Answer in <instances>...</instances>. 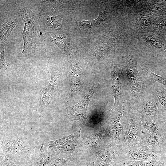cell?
<instances>
[{"instance_id":"cell-1","label":"cell","mask_w":166,"mask_h":166,"mask_svg":"<svg viewBox=\"0 0 166 166\" xmlns=\"http://www.w3.org/2000/svg\"><path fill=\"white\" fill-rule=\"evenodd\" d=\"M138 56L134 52H129L124 63L126 74V99L131 106L133 105L145 90L144 83L137 69Z\"/></svg>"},{"instance_id":"cell-2","label":"cell","mask_w":166,"mask_h":166,"mask_svg":"<svg viewBox=\"0 0 166 166\" xmlns=\"http://www.w3.org/2000/svg\"><path fill=\"white\" fill-rule=\"evenodd\" d=\"M125 117L127 123L124 127L119 144L123 150L136 146L144 145L146 130L142 126L139 115L131 105Z\"/></svg>"},{"instance_id":"cell-3","label":"cell","mask_w":166,"mask_h":166,"mask_svg":"<svg viewBox=\"0 0 166 166\" xmlns=\"http://www.w3.org/2000/svg\"><path fill=\"white\" fill-rule=\"evenodd\" d=\"M51 79L49 84L42 88L35 97L34 107L39 117L43 116L53 100L58 95L61 83V72L50 69Z\"/></svg>"},{"instance_id":"cell-4","label":"cell","mask_w":166,"mask_h":166,"mask_svg":"<svg viewBox=\"0 0 166 166\" xmlns=\"http://www.w3.org/2000/svg\"><path fill=\"white\" fill-rule=\"evenodd\" d=\"M130 108V105L126 100L118 106L113 107L110 111L105 130L107 138L110 141L111 144H119L124 128L121 124V120L123 117H126Z\"/></svg>"},{"instance_id":"cell-5","label":"cell","mask_w":166,"mask_h":166,"mask_svg":"<svg viewBox=\"0 0 166 166\" xmlns=\"http://www.w3.org/2000/svg\"><path fill=\"white\" fill-rule=\"evenodd\" d=\"M1 148L4 154L14 159L28 156L32 157L35 152L34 148L21 138L13 140H3Z\"/></svg>"},{"instance_id":"cell-6","label":"cell","mask_w":166,"mask_h":166,"mask_svg":"<svg viewBox=\"0 0 166 166\" xmlns=\"http://www.w3.org/2000/svg\"><path fill=\"white\" fill-rule=\"evenodd\" d=\"M98 86V83H94L85 97L77 104L72 106H66V116L71 121H79L85 125L89 124L86 111L89 102L97 90Z\"/></svg>"},{"instance_id":"cell-7","label":"cell","mask_w":166,"mask_h":166,"mask_svg":"<svg viewBox=\"0 0 166 166\" xmlns=\"http://www.w3.org/2000/svg\"><path fill=\"white\" fill-rule=\"evenodd\" d=\"M131 106L140 117H156L160 115L158 107L150 88L149 90L145 89L136 103Z\"/></svg>"},{"instance_id":"cell-8","label":"cell","mask_w":166,"mask_h":166,"mask_svg":"<svg viewBox=\"0 0 166 166\" xmlns=\"http://www.w3.org/2000/svg\"><path fill=\"white\" fill-rule=\"evenodd\" d=\"M159 152L145 145L135 146L123 151L120 163L132 160L148 161L158 160Z\"/></svg>"},{"instance_id":"cell-9","label":"cell","mask_w":166,"mask_h":166,"mask_svg":"<svg viewBox=\"0 0 166 166\" xmlns=\"http://www.w3.org/2000/svg\"><path fill=\"white\" fill-rule=\"evenodd\" d=\"M123 152L120 144L109 145L98 153L94 166H116L120 163Z\"/></svg>"},{"instance_id":"cell-10","label":"cell","mask_w":166,"mask_h":166,"mask_svg":"<svg viewBox=\"0 0 166 166\" xmlns=\"http://www.w3.org/2000/svg\"><path fill=\"white\" fill-rule=\"evenodd\" d=\"M110 68L111 87L114 99L113 106L115 107L120 105L126 99L123 97L121 85L122 75L124 69V63L113 61Z\"/></svg>"},{"instance_id":"cell-11","label":"cell","mask_w":166,"mask_h":166,"mask_svg":"<svg viewBox=\"0 0 166 166\" xmlns=\"http://www.w3.org/2000/svg\"><path fill=\"white\" fill-rule=\"evenodd\" d=\"M68 78L72 96L77 92L81 82V70L80 64L75 59H70L67 68Z\"/></svg>"},{"instance_id":"cell-12","label":"cell","mask_w":166,"mask_h":166,"mask_svg":"<svg viewBox=\"0 0 166 166\" xmlns=\"http://www.w3.org/2000/svg\"><path fill=\"white\" fill-rule=\"evenodd\" d=\"M137 12L144 11L155 16L166 15V0L142 1Z\"/></svg>"},{"instance_id":"cell-13","label":"cell","mask_w":166,"mask_h":166,"mask_svg":"<svg viewBox=\"0 0 166 166\" xmlns=\"http://www.w3.org/2000/svg\"><path fill=\"white\" fill-rule=\"evenodd\" d=\"M105 137H106V135L105 130H101L84 137L82 139V146L89 152H97Z\"/></svg>"},{"instance_id":"cell-14","label":"cell","mask_w":166,"mask_h":166,"mask_svg":"<svg viewBox=\"0 0 166 166\" xmlns=\"http://www.w3.org/2000/svg\"><path fill=\"white\" fill-rule=\"evenodd\" d=\"M25 22V27L23 32L24 43L22 53H23L28 49L31 44L34 30L33 19L27 12H22Z\"/></svg>"},{"instance_id":"cell-15","label":"cell","mask_w":166,"mask_h":166,"mask_svg":"<svg viewBox=\"0 0 166 166\" xmlns=\"http://www.w3.org/2000/svg\"><path fill=\"white\" fill-rule=\"evenodd\" d=\"M144 128L148 131L164 136L163 126L159 116L156 117H140Z\"/></svg>"},{"instance_id":"cell-16","label":"cell","mask_w":166,"mask_h":166,"mask_svg":"<svg viewBox=\"0 0 166 166\" xmlns=\"http://www.w3.org/2000/svg\"><path fill=\"white\" fill-rule=\"evenodd\" d=\"M152 15L144 11L138 13L135 19V28L139 33L153 32L152 24Z\"/></svg>"},{"instance_id":"cell-17","label":"cell","mask_w":166,"mask_h":166,"mask_svg":"<svg viewBox=\"0 0 166 166\" xmlns=\"http://www.w3.org/2000/svg\"><path fill=\"white\" fill-rule=\"evenodd\" d=\"M46 35L48 41L55 44L64 52L68 53L70 42L69 36L66 34L56 32L48 33Z\"/></svg>"},{"instance_id":"cell-18","label":"cell","mask_w":166,"mask_h":166,"mask_svg":"<svg viewBox=\"0 0 166 166\" xmlns=\"http://www.w3.org/2000/svg\"><path fill=\"white\" fill-rule=\"evenodd\" d=\"M137 36L153 48L163 51L166 50V41L153 32L139 33Z\"/></svg>"},{"instance_id":"cell-19","label":"cell","mask_w":166,"mask_h":166,"mask_svg":"<svg viewBox=\"0 0 166 166\" xmlns=\"http://www.w3.org/2000/svg\"><path fill=\"white\" fill-rule=\"evenodd\" d=\"M160 85L153 83L149 88L158 107L159 113L166 111V89Z\"/></svg>"},{"instance_id":"cell-20","label":"cell","mask_w":166,"mask_h":166,"mask_svg":"<svg viewBox=\"0 0 166 166\" xmlns=\"http://www.w3.org/2000/svg\"><path fill=\"white\" fill-rule=\"evenodd\" d=\"M79 138L69 141L60 146L41 148V150L49 149L58 154H70L75 155L77 152L80 151L82 146L79 141Z\"/></svg>"},{"instance_id":"cell-21","label":"cell","mask_w":166,"mask_h":166,"mask_svg":"<svg viewBox=\"0 0 166 166\" xmlns=\"http://www.w3.org/2000/svg\"><path fill=\"white\" fill-rule=\"evenodd\" d=\"M41 151L42 153L32 157V166H48L59 154L47 149Z\"/></svg>"},{"instance_id":"cell-22","label":"cell","mask_w":166,"mask_h":166,"mask_svg":"<svg viewBox=\"0 0 166 166\" xmlns=\"http://www.w3.org/2000/svg\"><path fill=\"white\" fill-rule=\"evenodd\" d=\"M108 13L105 7L101 8L99 15L96 19L93 20L78 21L77 24L82 28H91L97 27L105 23L108 20Z\"/></svg>"},{"instance_id":"cell-23","label":"cell","mask_w":166,"mask_h":166,"mask_svg":"<svg viewBox=\"0 0 166 166\" xmlns=\"http://www.w3.org/2000/svg\"><path fill=\"white\" fill-rule=\"evenodd\" d=\"M153 33L165 40L166 38V15L155 16L152 18Z\"/></svg>"},{"instance_id":"cell-24","label":"cell","mask_w":166,"mask_h":166,"mask_svg":"<svg viewBox=\"0 0 166 166\" xmlns=\"http://www.w3.org/2000/svg\"><path fill=\"white\" fill-rule=\"evenodd\" d=\"M81 130L72 133L70 135L66 136L58 140L49 141L46 143H43L41 148H44L59 147L62 146L67 142L72 141L80 137Z\"/></svg>"},{"instance_id":"cell-25","label":"cell","mask_w":166,"mask_h":166,"mask_svg":"<svg viewBox=\"0 0 166 166\" xmlns=\"http://www.w3.org/2000/svg\"><path fill=\"white\" fill-rule=\"evenodd\" d=\"M18 21L14 18L8 21L3 24L0 27V43H6L7 41L16 25Z\"/></svg>"},{"instance_id":"cell-26","label":"cell","mask_w":166,"mask_h":166,"mask_svg":"<svg viewBox=\"0 0 166 166\" xmlns=\"http://www.w3.org/2000/svg\"><path fill=\"white\" fill-rule=\"evenodd\" d=\"M162 137L159 134L146 131L144 139V145L159 151L160 145Z\"/></svg>"},{"instance_id":"cell-27","label":"cell","mask_w":166,"mask_h":166,"mask_svg":"<svg viewBox=\"0 0 166 166\" xmlns=\"http://www.w3.org/2000/svg\"><path fill=\"white\" fill-rule=\"evenodd\" d=\"M75 155L70 154H59L48 166H67L72 161Z\"/></svg>"},{"instance_id":"cell-28","label":"cell","mask_w":166,"mask_h":166,"mask_svg":"<svg viewBox=\"0 0 166 166\" xmlns=\"http://www.w3.org/2000/svg\"><path fill=\"white\" fill-rule=\"evenodd\" d=\"M120 163L121 166H164V164L158 160L148 161L132 160Z\"/></svg>"},{"instance_id":"cell-29","label":"cell","mask_w":166,"mask_h":166,"mask_svg":"<svg viewBox=\"0 0 166 166\" xmlns=\"http://www.w3.org/2000/svg\"><path fill=\"white\" fill-rule=\"evenodd\" d=\"M142 70L147 73L148 77L153 83L156 82L159 83L164 85L166 88V76H163L155 74L151 71L148 67L144 68Z\"/></svg>"},{"instance_id":"cell-30","label":"cell","mask_w":166,"mask_h":166,"mask_svg":"<svg viewBox=\"0 0 166 166\" xmlns=\"http://www.w3.org/2000/svg\"><path fill=\"white\" fill-rule=\"evenodd\" d=\"M45 20L48 25L51 28L58 29L60 28L62 24L61 18L58 16L50 14L45 18Z\"/></svg>"},{"instance_id":"cell-31","label":"cell","mask_w":166,"mask_h":166,"mask_svg":"<svg viewBox=\"0 0 166 166\" xmlns=\"http://www.w3.org/2000/svg\"><path fill=\"white\" fill-rule=\"evenodd\" d=\"M7 43H0V72L6 70L8 66V64L5 61L4 57V49L6 47Z\"/></svg>"},{"instance_id":"cell-32","label":"cell","mask_w":166,"mask_h":166,"mask_svg":"<svg viewBox=\"0 0 166 166\" xmlns=\"http://www.w3.org/2000/svg\"><path fill=\"white\" fill-rule=\"evenodd\" d=\"M94 160L93 157L89 158L85 163L83 166H94Z\"/></svg>"},{"instance_id":"cell-33","label":"cell","mask_w":166,"mask_h":166,"mask_svg":"<svg viewBox=\"0 0 166 166\" xmlns=\"http://www.w3.org/2000/svg\"><path fill=\"white\" fill-rule=\"evenodd\" d=\"M164 57L163 60V62L164 64H166V50L165 51Z\"/></svg>"},{"instance_id":"cell-34","label":"cell","mask_w":166,"mask_h":166,"mask_svg":"<svg viewBox=\"0 0 166 166\" xmlns=\"http://www.w3.org/2000/svg\"><path fill=\"white\" fill-rule=\"evenodd\" d=\"M119 166H121L120 165Z\"/></svg>"}]
</instances>
